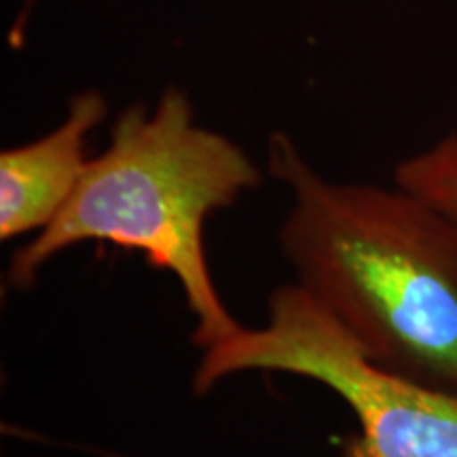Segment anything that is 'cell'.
Masks as SVG:
<instances>
[{
  "mask_svg": "<svg viewBox=\"0 0 457 457\" xmlns=\"http://www.w3.org/2000/svg\"><path fill=\"white\" fill-rule=\"evenodd\" d=\"M106 117V100L89 89L74 96L64 123L43 138L0 153V237L47 228L71 202L89 159L87 134Z\"/></svg>",
  "mask_w": 457,
  "mask_h": 457,
  "instance_id": "cell-4",
  "label": "cell"
},
{
  "mask_svg": "<svg viewBox=\"0 0 457 457\" xmlns=\"http://www.w3.org/2000/svg\"><path fill=\"white\" fill-rule=\"evenodd\" d=\"M259 185L253 159L219 131L195 123L185 91L170 87L153 111L134 104L119 114L111 145L89 159L71 202L15 250L9 284L28 290L43 265L77 244L136 250L176 278L195 318L193 343L208 350L242 327L214 286L204 227Z\"/></svg>",
  "mask_w": 457,
  "mask_h": 457,
  "instance_id": "cell-2",
  "label": "cell"
},
{
  "mask_svg": "<svg viewBox=\"0 0 457 457\" xmlns=\"http://www.w3.org/2000/svg\"><path fill=\"white\" fill-rule=\"evenodd\" d=\"M267 163L293 197L279 250L295 284L377 367L457 396V220L398 185L322 179L282 131Z\"/></svg>",
  "mask_w": 457,
  "mask_h": 457,
  "instance_id": "cell-1",
  "label": "cell"
},
{
  "mask_svg": "<svg viewBox=\"0 0 457 457\" xmlns=\"http://www.w3.org/2000/svg\"><path fill=\"white\" fill-rule=\"evenodd\" d=\"M396 185L457 220V134L400 163Z\"/></svg>",
  "mask_w": 457,
  "mask_h": 457,
  "instance_id": "cell-5",
  "label": "cell"
},
{
  "mask_svg": "<svg viewBox=\"0 0 457 457\" xmlns=\"http://www.w3.org/2000/svg\"><path fill=\"white\" fill-rule=\"evenodd\" d=\"M244 370L305 377L333 390L360 428L343 457H457V396L377 367L299 284L273 290L265 327H242L204 350L193 392L204 396Z\"/></svg>",
  "mask_w": 457,
  "mask_h": 457,
  "instance_id": "cell-3",
  "label": "cell"
}]
</instances>
